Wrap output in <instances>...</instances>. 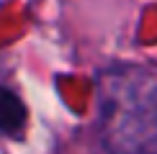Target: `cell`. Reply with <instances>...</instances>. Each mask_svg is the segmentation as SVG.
Returning a JSON list of instances; mask_svg holds the SVG:
<instances>
[{
    "mask_svg": "<svg viewBox=\"0 0 157 154\" xmlns=\"http://www.w3.org/2000/svg\"><path fill=\"white\" fill-rule=\"evenodd\" d=\"M26 121H29V113L21 98L13 90L0 87V136L18 139L26 128Z\"/></svg>",
    "mask_w": 157,
    "mask_h": 154,
    "instance_id": "obj_2",
    "label": "cell"
},
{
    "mask_svg": "<svg viewBox=\"0 0 157 154\" xmlns=\"http://www.w3.org/2000/svg\"><path fill=\"white\" fill-rule=\"evenodd\" d=\"M103 136L113 154H157V82L147 75L108 77Z\"/></svg>",
    "mask_w": 157,
    "mask_h": 154,
    "instance_id": "obj_1",
    "label": "cell"
}]
</instances>
